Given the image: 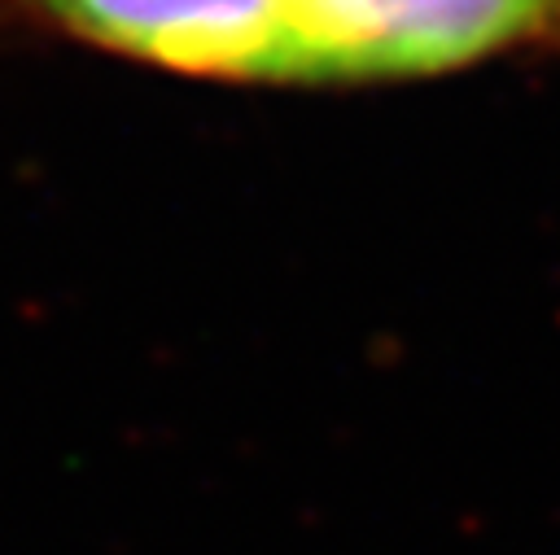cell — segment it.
<instances>
[{
    "instance_id": "7a4b0ae2",
    "label": "cell",
    "mask_w": 560,
    "mask_h": 555,
    "mask_svg": "<svg viewBox=\"0 0 560 555\" xmlns=\"http://www.w3.org/2000/svg\"><path fill=\"white\" fill-rule=\"evenodd\" d=\"M284 0H0V31L201 83L271 87Z\"/></svg>"
},
{
    "instance_id": "6da1fadb",
    "label": "cell",
    "mask_w": 560,
    "mask_h": 555,
    "mask_svg": "<svg viewBox=\"0 0 560 555\" xmlns=\"http://www.w3.org/2000/svg\"><path fill=\"white\" fill-rule=\"evenodd\" d=\"M494 61L560 66V0H284L271 87H372Z\"/></svg>"
}]
</instances>
